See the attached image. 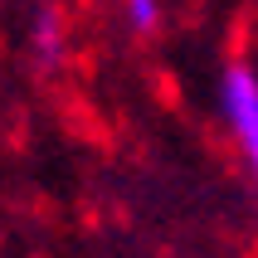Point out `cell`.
I'll use <instances>...</instances> for the list:
<instances>
[{"label":"cell","instance_id":"obj_3","mask_svg":"<svg viewBox=\"0 0 258 258\" xmlns=\"http://www.w3.org/2000/svg\"><path fill=\"white\" fill-rule=\"evenodd\" d=\"M161 0H122V25L132 34H156L161 29Z\"/></svg>","mask_w":258,"mask_h":258},{"label":"cell","instance_id":"obj_2","mask_svg":"<svg viewBox=\"0 0 258 258\" xmlns=\"http://www.w3.org/2000/svg\"><path fill=\"white\" fill-rule=\"evenodd\" d=\"M29 54L39 69H58L63 54H69V25H63V10L58 5H34L29 15Z\"/></svg>","mask_w":258,"mask_h":258},{"label":"cell","instance_id":"obj_1","mask_svg":"<svg viewBox=\"0 0 258 258\" xmlns=\"http://www.w3.org/2000/svg\"><path fill=\"white\" fill-rule=\"evenodd\" d=\"M219 117H224V127H229L258 190V69L248 58H229L219 73Z\"/></svg>","mask_w":258,"mask_h":258}]
</instances>
